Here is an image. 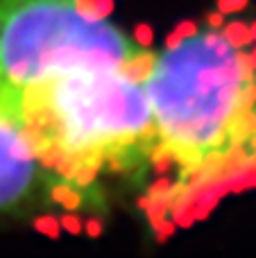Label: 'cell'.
<instances>
[{
  "label": "cell",
  "mask_w": 256,
  "mask_h": 258,
  "mask_svg": "<svg viewBox=\"0 0 256 258\" xmlns=\"http://www.w3.org/2000/svg\"><path fill=\"white\" fill-rule=\"evenodd\" d=\"M249 68L216 32L184 39L154 61L143 86L154 127L175 154L193 161L225 145L252 98Z\"/></svg>",
  "instance_id": "cell-1"
},
{
  "label": "cell",
  "mask_w": 256,
  "mask_h": 258,
  "mask_svg": "<svg viewBox=\"0 0 256 258\" xmlns=\"http://www.w3.org/2000/svg\"><path fill=\"white\" fill-rule=\"evenodd\" d=\"M21 127L36 156L54 145L77 165L157 129L145 86L120 71H75L21 91Z\"/></svg>",
  "instance_id": "cell-2"
},
{
  "label": "cell",
  "mask_w": 256,
  "mask_h": 258,
  "mask_svg": "<svg viewBox=\"0 0 256 258\" xmlns=\"http://www.w3.org/2000/svg\"><path fill=\"white\" fill-rule=\"evenodd\" d=\"M139 52L75 0H0V84L25 91L75 71H118Z\"/></svg>",
  "instance_id": "cell-3"
},
{
  "label": "cell",
  "mask_w": 256,
  "mask_h": 258,
  "mask_svg": "<svg viewBox=\"0 0 256 258\" xmlns=\"http://www.w3.org/2000/svg\"><path fill=\"white\" fill-rule=\"evenodd\" d=\"M34 150L18 118L0 109V206L21 200L34 179Z\"/></svg>",
  "instance_id": "cell-4"
},
{
  "label": "cell",
  "mask_w": 256,
  "mask_h": 258,
  "mask_svg": "<svg viewBox=\"0 0 256 258\" xmlns=\"http://www.w3.org/2000/svg\"><path fill=\"white\" fill-rule=\"evenodd\" d=\"M222 39H225L234 50L245 48V45L252 43L249 25H247V23H243V21H234V23H229V25L225 27V34H222Z\"/></svg>",
  "instance_id": "cell-5"
},
{
  "label": "cell",
  "mask_w": 256,
  "mask_h": 258,
  "mask_svg": "<svg viewBox=\"0 0 256 258\" xmlns=\"http://www.w3.org/2000/svg\"><path fill=\"white\" fill-rule=\"evenodd\" d=\"M50 195H52V200L57 202V204L66 206L68 211L77 209V206H80V202H82L80 192H77V190H73V188L68 186V183H61V186H54Z\"/></svg>",
  "instance_id": "cell-6"
},
{
  "label": "cell",
  "mask_w": 256,
  "mask_h": 258,
  "mask_svg": "<svg viewBox=\"0 0 256 258\" xmlns=\"http://www.w3.org/2000/svg\"><path fill=\"white\" fill-rule=\"evenodd\" d=\"M34 229L39 233H43V236L52 238V240H57L59 233H61V224H59V220L52 218V215H43V218H39L34 222Z\"/></svg>",
  "instance_id": "cell-7"
},
{
  "label": "cell",
  "mask_w": 256,
  "mask_h": 258,
  "mask_svg": "<svg viewBox=\"0 0 256 258\" xmlns=\"http://www.w3.org/2000/svg\"><path fill=\"white\" fill-rule=\"evenodd\" d=\"M154 41V30L148 25V23H139L134 27V45L139 48H150Z\"/></svg>",
  "instance_id": "cell-8"
},
{
  "label": "cell",
  "mask_w": 256,
  "mask_h": 258,
  "mask_svg": "<svg viewBox=\"0 0 256 258\" xmlns=\"http://www.w3.org/2000/svg\"><path fill=\"white\" fill-rule=\"evenodd\" d=\"M247 3L249 0H218V12H220L222 16H227V14H238L247 7Z\"/></svg>",
  "instance_id": "cell-9"
},
{
  "label": "cell",
  "mask_w": 256,
  "mask_h": 258,
  "mask_svg": "<svg viewBox=\"0 0 256 258\" xmlns=\"http://www.w3.org/2000/svg\"><path fill=\"white\" fill-rule=\"evenodd\" d=\"M59 224H61L63 231H68L71 236H80L82 233V222L80 218H75V215H61V220H59Z\"/></svg>",
  "instance_id": "cell-10"
},
{
  "label": "cell",
  "mask_w": 256,
  "mask_h": 258,
  "mask_svg": "<svg viewBox=\"0 0 256 258\" xmlns=\"http://www.w3.org/2000/svg\"><path fill=\"white\" fill-rule=\"evenodd\" d=\"M175 34H179L181 39H193V36L198 34V25H195L193 21H181V23H177Z\"/></svg>",
  "instance_id": "cell-11"
},
{
  "label": "cell",
  "mask_w": 256,
  "mask_h": 258,
  "mask_svg": "<svg viewBox=\"0 0 256 258\" xmlns=\"http://www.w3.org/2000/svg\"><path fill=\"white\" fill-rule=\"evenodd\" d=\"M82 231H86L91 238H98L102 233V224H100V220H89L86 227H82Z\"/></svg>",
  "instance_id": "cell-12"
},
{
  "label": "cell",
  "mask_w": 256,
  "mask_h": 258,
  "mask_svg": "<svg viewBox=\"0 0 256 258\" xmlns=\"http://www.w3.org/2000/svg\"><path fill=\"white\" fill-rule=\"evenodd\" d=\"M209 25H211V27H220V25H225V16H222L220 12L209 14Z\"/></svg>",
  "instance_id": "cell-13"
},
{
  "label": "cell",
  "mask_w": 256,
  "mask_h": 258,
  "mask_svg": "<svg viewBox=\"0 0 256 258\" xmlns=\"http://www.w3.org/2000/svg\"><path fill=\"white\" fill-rule=\"evenodd\" d=\"M181 41H184V39H181L179 34H175V32H172V34H170V36H168V39H166V48H168V50L177 48V45H179Z\"/></svg>",
  "instance_id": "cell-14"
},
{
  "label": "cell",
  "mask_w": 256,
  "mask_h": 258,
  "mask_svg": "<svg viewBox=\"0 0 256 258\" xmlns=\"http://www.w3.org/2000/svg\"><path fill=\"white\" fill-rule=\"evenodd\" d=\"M247 59H249V66H252V68H256V48H254V52L249 54Z\"/></svg>",
  "instance_id": "cell-15"
},
{
  "label": "cell",
  "mask_w": 256,
  "mask_h": 258,
  "mask_svg": "<svg viewBox=\"0 0 256 258\" xmlns=\"http://www.w3.org/2000/svg\"><path fill=\"white\" fill-rule=\"evenodd\" d=\"M249 34H252V41H256V23L249 25Z\"/></svg>",
  "instance_id": "cell-16"
}]
</instances>
